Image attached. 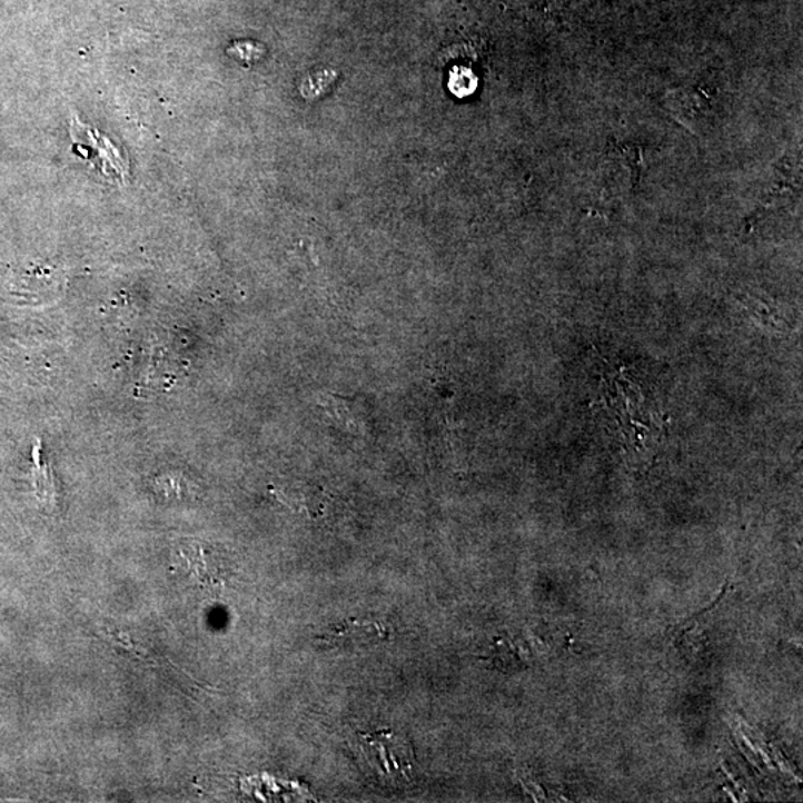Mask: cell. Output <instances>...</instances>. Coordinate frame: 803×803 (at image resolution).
<instances>
[{
	"label": "cell",
	"mask_w": 803,
	"mask_h": 803,
	"mask_svg": "<svg viewBox=\"0 0 803 803\" xmlns=\"http://www.w3.org/2000/svg\"><path fill=\"white\" fill-rule=\"evenodd\" d=\"M34 457V474L33 483L34 489H37V496L42 505L54 506L56 505V485L54 478H52L50 467H48L46 460L42 458L41 448L37 447L33 452Z\"/></svg>",
	"instance_id": "277c9868"
},
{
	"label": "cell",
	"mask_w": 803,
	"mask_h": 803,
	"mask_svg": "<svg viewBox=\"0 0 803 803\" xmlns=\"http://www.w3.org/2000/svg\"><path fill=\"white\" fill-rule=\"evenodd\" d=\"M360 753L368 765L386 780H407L416 767V754L404 736L393 731L360 735Z\"/></svg>",
	"instance_id": "6da1fadb"
},
{
	"label": "cell",
	"mask_w": 803,
	"mask_h": 803,
	"mask_svg": "<svg viewBox=\"0 0 803 803\" xmlns=\"http://www.w3.org/2000/svg\"><path fill=\"white\" fill-rule=\"evenodd\" d=\"M387 638V629L379 622L346 621L329 628L320 642L329 647H359Z\"/></svg>",
	"instance_id": "7a4b0ae2"
},
{
	"label": "cell",
	"mask_w": 803,
	"mask_h": 803,
	"mask_svg": "<svg viewBox=\"0 0 803 803\" xmlns=\"http://www.w3.org/2000/svg\"><path fill=\"white\" fill-rule=\"evenodd\" d=\"M741 735H743V740L745 741V744H747V747H749L750 750H752V752H753L754 754H756V753H757V750H756V747H754L752 741L749 740V736L745 735V734H741Z\"/></svg>",
	"instance_id": "8992f818"
},
{
	"label": "cell",
	"mask_w": 803,
	"mask_h": 803,
	"mask_svg": "<svg viewBox=\"0 0 803 803\" xmlns=\"http://www.w3.org/2000/svg\"><path fill=\"white\" fill-rule=\"evenodd\" d=\"M756 750L759 753H761V756L763 757V761H765L766 765H770L772 767L771 759L767 757V754L765 752H763V750H761V749H756Z\"/></svg>",
	"instance_id": "52a82bcc"
},
{
	"label": "cell",
	"mask_w": 803,
	"mask_h": 803,
	"mask_svg": "<svg viewBox=\"0 0 803 803\" xmlns=\"http://www.w3.org/2000/svg\"><path fill=\"white\" fill-rule=\"evenodd\" d=\"M321 405H325L329 416H333L335 422L341 423L343 426L348 427V429L353 432H357V426L359 425H357L355 414H353L350 409H347L346 400L341 399V397L329 395L321 400Z\"/></svg>",
	"instance_id": "5b68a950"
},
{
	"label": "cell",
	"mask_w": 803,
	"mask_h": 803,
	"mask_svg": "<svg viewBox=\"0 0 803 803\" xmlns=\"http://www.w3.org/2000/svg\"><path fill=\"white\" fill-rule=\"evenodd\" d=\"M325 494L320 488H303L295 494H281V502L308 516L324 514Z\"/></svg>",
	"instance_id": "3957f363"
},
{
	"label": "cell",
	"mask_w": 803,
	"mask_h": 803,
	"mask_svg": "<svg viewBox=\"0 0 803 803\" xmlns=\"http://www.w3.org/2000/svg\"><path fill=\"white\" fill-rule=\"evenodd\" d=\"M725 792H726L727 794H730L732 801L738 802V799L735 797V794L732 793L730 789L725 787Z\"/></svg>",
	"instance_id": "ba28073f"
}]
</instances>
